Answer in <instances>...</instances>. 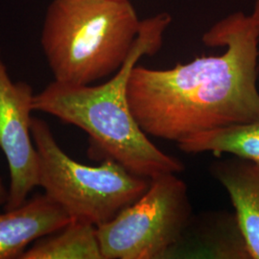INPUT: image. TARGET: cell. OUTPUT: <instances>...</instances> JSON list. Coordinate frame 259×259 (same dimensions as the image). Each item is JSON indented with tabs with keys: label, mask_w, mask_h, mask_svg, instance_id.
<instances>
[{
	"label": "cell",
	"mask_w": 259,
	"mask_h": 259,
	"mask_svg": "<svg viewBox=\"0 0 259 259\" xmlns=\"http://www.w3.org/2000/svg\"><path fill=\"white\" fill-rule=\"evenodd\" d=\"M203 41L227 49L169 69L133 68L128 101L147 136L179 143L197 134L259 120V39L250 15L228 16Z\"/></svg>",
	"instance_id": "cell-1"
},
{
	"label": "cell",
	"mask_w": 259,
	"mask_h": 259,
	"mask_svg": "<svg viewBox=\"0 0 259 259\" xmlns=\"http://www.w3.org/2000/svg\"><path fill=\"white\" fill-rule=\"evenodd\" d=\"M170 22L168 14L141 20L132 51L109 81L98 85L53 81L35 94L34 111L83 130L105 158L117 161L138 176L152 179L182 172L183 162L157 148L139 127L127 95L133 68L141 57L154 55L160 49Z\"/></svg>",
	"instance_id": "cell-2"
},
{
	"label": "cell",
	"mask_w": 259,
	"mask_h": 259,
	"mask_svg": "<svg viewBox=\"0 0 259 259\" xmlns=\"http://www.w3.org/2000/svg\"><path fill=\"white\" fill-rule=\"evenodd\" d=\"M140 26L129 0H53L40 45L54 81L91 84L115 73Z\"/></svg>",
	"instance_id": "cell-3"
},
{
	"label": "cell",
	"mask_w": 259,
	"mask_h": 259,
	"mask_svg": "<svg viewBox=\"0 0 259 259\" xmlns=\"http://www.w3.org/2000/svg\"><path fill=\"white\" fill-rule=\"evenodd\" d=\"M31 133L37 153V186L72 220L98 227L148 189L150 179L130 172L111 158L96 166L76 161L59 146L40 118L33 117Z\"/></svg>",
	"instance_id": "cell-4"
},
{
	"label": "cell",
	"mask_w": 259,
	"mask_h": 259,
	"mask_svg": "<svg viewBox=\"0 0 259 259\" xmlns=\"http://www.w3.org/2000/svg\"><path fill=\"white\" fill-rule=\"evenodd\" d=\"M191 211L187 186L176 174L150 179L139 199L96 227L103 259L164 257L184 236Z\"/></svg>",
	"instance_id": "cell-5"
},
{
	"label": "cell",
	"mask_w": 259,
	"mask_h": 259,
	"mask_svg": "<svg viewBox=\"0 0 259 259\" xmlns=\"http://www.w3.org/2000/svg\"><path fill=\"white\" fill-rule=\"evenodd\" d=\"M34 97L29 83L12 80L0 50V149L10 171L5 209L26 202L37 186V153L31 133Z\"/></svg>",
	"instance_id": "cell-6"
},
{
	"label": "cell",
	"mask_w": 259,
	"mask_h": 259,
	"mask_svg": "<svg viewBox=\"0 0 259 259\" xmlns=\"http://www.w3.org/2000/svg\"><path fill=\"white\" fill-rule=\"evenodd\" d=\"M72 219L46 193L0 213V259H19L31 243L63 229Z\"/></svg>",
	"instance_id": "cell-7"
},
{
	"label": "cell",
	"mask_w": 259,
	"mask_h": 259,
	"mask_svg": "<svg viewBox=\"0 0 259 259\" xmlns=\"http://www.w3.org/2000/svg\"><path fill=\"white\" fill-rule=\"evenodd\" d=\"M211 173L231 198L250 258L259 259V165L232 156L215 161Z\"/></svg>",
	"instance_id": "cell-8"
},
{
	"label": "cell",
	"mask_w": 259,
	"mask_h": 259,
	"mask_svg": "<svg viewBox=\"0 0 259 259\" xmlns=\"http://www.w3.org/2000/svg\"><path fill=\"white\" fill-rule=\"evenodd\" d=\"M19 259H103L96 227L71 220L28 248Z\"/></svg>",
	"instance_id": "cell-9"
},
{
	"label": "cell",
	"mask_w": 259,
	"mask_h": 259,
	"mask_svg": "<svg viewBox=\"0 0 259 259\" xmlns=\"http://www.w3.org/2000/svg\"><path fill=\"white\" fill-rule=\"evenodd\" d=\"M185 153L210 152L240 157L259 165V120L197 134L178 143Z\"/></svg>",
	"instance_id": "cell-10"
},
{
	"label": "cell",
	"mask_w": 259,
	"mask_h": 259,
	"mask_svg": "<svg viewBox=\"0 0 259 259\" xmlns=\"http://www.w3.org/2000/svg\"><path fill=\"white\" fill-rule=\"evenodd\" d=\"M252 23L254 25V27L256 29L257 35H258L259 39V0H254L253 3V8H252V12L250 15ZM258 69H259V57H258Z\"/></svg>",
	"instance_id": "cell-11"
},
{
	"label": "cell",
	"mask_w": 259,
	"mask_h": 259,
	"mask_svg": "<svg viewBox=\"0 0 259 259\" xmlns=\"http://www.w3.org/2000/svg\"><path fill=\"white\" fill-rule=\"evenodd\" d=\"M7 198H8V191L6 190L5 186L2 183V180L0 178V205L6 203Z\"/></svg>",
	"instance_id": "cell-12"
},
{
	"label": "cell",
	"mask_w": 259,
	"mask_h": 259,
	"mask_svg": "<svg viewBox=\"0 0 259 259\" xmlns=\"http://www.w3.org/2000/svg\"><path fill=\"white\" fill-rule=\"evenodd\" d=\"M119 1H120V0H119Z\"/></svg>",
	"instance_id": "cell-13"
}]
</instances>
